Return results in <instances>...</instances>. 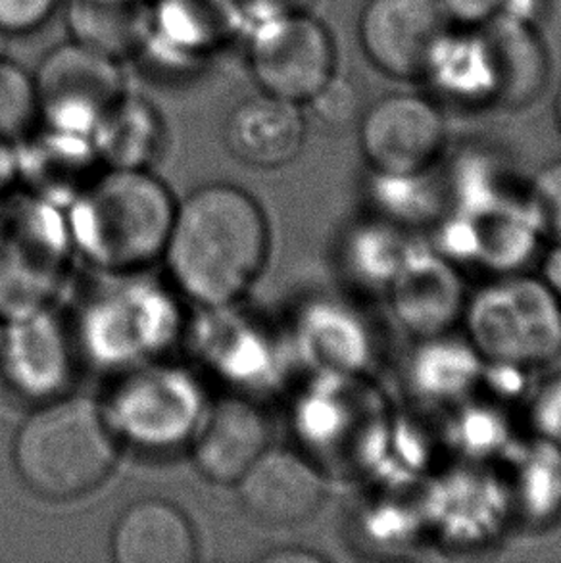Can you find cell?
Listing matches in <instances>:
<instances>
[{
	"label": "cell",
	"mask_w": 561,
	"mask_h": 563,
	"mask_svg": "<svg viewBox=\"0 0 561 563\" xmlns=\"http://www.w3.org/2000/svg\"><path fill=\"white\" fill-rule=\"evenodd\" d=\"M0 356H2V339H0Z\"/></svg>",
	"instance_id": "obj_28"
},
{
	"label": "cell",
	"mask_w": 561,
	"mask_h": 563,
	"mask_svg": "<svg viewBox=\"0 0 561 563\" xmlns=\"http://www.w3.org/2000/svg\"><path fill=\"white\" fill-rule=\"evenodd\" d=\"M116 457L112 429L87 398L48 404L15 434V470L33 493L51 500L91 493L110 475Z\"/></svg>",
	"instance_id": "obj_2"
},
{
	"label": "cell",
	"mask_w": 561,
	"mask_h": 563,
	"mask_svg": "<svg viewBox=\"0 0 561 563\" xmlns=\"http://www.w3.org/2000/svg\"><path fill=\"white\" fill-rule=\"evenodd\" d=\"M454 27L475 30L501 14L502 0H437Z\"/></svg>",
	"instance_id": "obj_23"
},
{
	"label": "cell",
	"mask_w": 561,
	"mask_h": 563,
	"mask_svg": "<svg viewBox=\"0 0 561 563\" xmlns=\"http://www.w3.org/2000/svg\"><path fill=\"white\" fill-rule=\"evenodd\" d=\"M421 81H429L432 91L454 104H496L493 58L481 27H450L432 53Z\"/></svg>",
	"instance_id": "obj_16"
},
{
	"label": "cell",
	"mask_w": 561,
	"mask_h": 563,
	"mask_svg": "<svg viewBox=\"0 0 561 563\" xmlns=\"http://www.w3.org/2000/svg\"><path fill=\"white\" fill-rule=\"evenodd\" d=\"M548 10L550 0H502L501 14L537 27L547 18Z\"/></svg>",
	"instance_id": "obj_25"
},
{
	"label": "cell",
	"mask_w": 561,
	"mask_h": 563,
	"mask_svg": "<svg viewBox=\"0 0 561 563\" xmlns=\"http://www.w3.org/2000/svg\"><path fill=\"white\" fill-rule=\"evenodd\" d=\"M38 118L53 130L91 135L125 95L120 60L79 41L54 46L33 71Z\"/></svg>",
	"instance_id": "obj_5"
},
{
	"label": "cell",
	"mask_w": 561,
	"mask_h": 563,
	"mask_svg": "<svg viewBox=\"0 0 561 563\" xmlns=\"http://www.w3.org/2000/svg\"><path fill=\"white\" fill-rule=\"evenodd\" d=\"M61 0H0V33L28 35L51 22Z\"/></svg>",
	"instance_id": "obj_21"
},
{
	"label": "cell",
	"mask_w": 561,
	"mask_h": 563,
	"mask_svg": "<svg viewBox=\"0 0 561 563\" xmlns=\"http://www.w3.org/2000/svg\"><path fill=\"white\" fill-rule=\"evenodd\" d=\"M470 329L475 349L501 364H537L561 351V300L529 279L491 285L473 300Z\"/></svg>",
	"instance_id": "obj_4"
},
{
	"label": "cell",
	"mask_w": 561,
	"mask_h": 563,
	"mask_svg": "<svg viewBox=\"0 0 561 563\" xmlns=\"http://www.w3.org/2000/svg\"><path fill=\"white\" fill-rule=\"evenodd\" d=\"M558 120H560V125H561V95H560V102H558Z\"/></svg>",
	"instance_id": "obj_27"
},
{
	"label": "cell",
	"mask_w": 561,
	"mask_h": 563,
	"mask_svg": "<svg viewBox=\"0 0 561 563\" xmlns=\"http://www.w3.org/2000/svg\"><path fill=\"white\" fill-rule=\"evenodd\" d=\"M267 223L244 190L210 185L175 213L167 264L175 282L202 305H228L251 285L267 256Z\"/></svg>",
	"instance_id": "obj_1"
},
{
	"label": "cell",
	"mask_w": 561,
	"mask_h": 563,
	"mask_svg": "<svg viewBox=\"0 0 561 563\" xmlns=\"http://www.w3.org/2000/svg\"><path fill=\"white\" fill-rule=\"evenodd\" d=\"M14 151L10 148V141L0 137V190L7 187L10 177L14 174Z\"/></svg>",
	"instance_id": "obj_26"
},
{
	"label": "cell",
	"mask_w": 561,
	"mask_h": 563,
	"mask_svg": "<svg viewBox=\"0 0 561 563\" xmlns=\"http://www.w3.org/2000/svg\"><path fill=\"white\" fill-rule=\"evenodd\" d=\"M64 241L53 212L25 198L0 205V313L30 318L61 277Z\"/></svg>",
	"instance_id": "obj_7"
},
{
	"label": "cell",
	"mask_w": 561,
	"mask_h": 563,
	"mask_svg": "<svg viewBox=\"0 0 561 563\" xmlns=\"http://www.w3.org/2000/svg\"><path fill=\"white\" fill-rule=\"evenodd\" d=\"M243 22L258 23L280 15L308 14L318 0H233Z\"/></svg>",
	"instance_id": "obj_24"
},
{
	"label": "cell",
	"mask_w": 561,
	"mask_h": 563,
	"mask_svg": "<svg viewBox=\"0 0 561 563\" xmlns=\"http://www.w3.org/2000/svg\"><path fill=\"white\" fill-rule=\"evenodd\" d=\"M237 483L244 510L266 526L302 523L326 500L321 473L290 450L267 449Z\"/></svg>",
	"instance_id": "obj_10"
},
{
	"label": "cell",
	"mask_w": 561,
	"mask_h": 563,
	"mask_svg": "<svg viewBox=\"0 0 561 563\" xmlns=\"http://www.w3.org/2000/svg\"><path fill=\"white\" fill-rule=\"evenodd\" d=\"M493 58L496 104L521 108L547 89L550 62L539 31L529 23L498 14L481 25Z\"/></svg>",
	"instance_id": "obj_14"
},
{
	"label": "cell",
	"mask_w": 561,
	"mask_h": 563,
	"mask_svg": "<svg viewBox=\"0 0 561 563\" xmlns=\"http://www.w3.org/2000/svg\"><path fill=\"white\" fill-rule=\"evenodd\" d=\"M358 92L346 79L334 76L321 91L311 97L306 104L311 108L319 122L329 128H346L360 118Z\"/></svg>",
	"instance_id": "obj_20"
},
{
	"label": "cell",
	"mask_w": 561,
	"mask_h": 563,
	"mask_svg": "<svg viewBox=\"0 0 561 563\" xmlns=\"http://www.w3.org/2000/svg\"><path fill=\"white\" fill-rule=\"evenodd\" d=\"M91 137L110 161L135 168L158 148L162 118L148 100L125 92L97 123Z\"/></svg>",
	"instance_id": "obj_18"
},
{
	"label": "cell",
	"mask_w": 561,
	"mask_h": 563,
	"mask_svg": "<svg viewBox=\"0 0 561 563\" xmlns=\"http://www.w3.org/2000/svg\"><path fill=\"white\" fill-rule=\"evenodd\" d=\"M450 27L437 0H365L358 18V38L367 60L381 74L414 81Z\"/></svg>",
	"instance_id": "obj_9"
},
{
	"label": "cell",
	"mask_w": 561,
	"mask_h": 563,
	"mask_svg": "<svg viewBox=\"0 0 561 563\" xmlns=\"http://www.w3.org/2000/svg\"><path fill=\"white\" fill-rule=\"evenodd\" d=\"M270 449V426L256 406L223 400L200 437L197 464L216 483H237Z\"/></svg>",
	"instance_id": "obj_15"
},
{
	"label": "cell",
	"mask_w": 561,
	"mask_h": 563,
	"mask_svg": "<svg viewBox=\"0 0 561 563\" xmlns=\"http://www.w3.org/2000/svg\"><path fill=\"white\" fill-rule=\"evenodd\" d=\"M532 192L540 223L561 243V162L540 172Z\"/></svg>",
	"instance_id": "obj_22"
},
{
	"label": "cell",
	"mask_w": 561,
	"mask_h": 563,
	"mask_svg": "<svg viewBox=\"0 0 561 563\" xmlns=\"http://www.w3.org/2000/svg\"><path fill=\"white\" fill-rule=\"evenodd\" d=\"M166 192L152 177L122 168L97 185L77 216L87 252L110 266H131L167 243L174 216Z\"/></svg>",
	"instance_id": "obj_3"
},
{
	"label": "cell",
	"mask_w": 561,
	"mask_h": 563,
	"mask_svg": "<svg viewBox=\"0 0 561 563\" xmlns=\"http://www.w3.org/2000/svg\"><path fill=\"white\" fill-rule=\"evenodd\" d=\"M229 153L254 168H280L298 158L306 141L302 104L260 91L237 102L226 120Z\"/></svg>",
	"instance_id": "obj_11"
},
{
	"label": "cell",
	"mask_w": 561,
	"mask_h": 563,
	"mask_svg": "<svg viewBox=\"0 0 561 563\" xmlns=\"http://www.w3.org/2000/svg\"><path fill=\"white\" fill-rule=\"evenodd\" d=\"M246 64L260 91L306 104L337 76V51L311 12L280 15L252 23Z\"/></svg>",
	"instance_id": "obj_6"
},
{
	"label": "cell",
	"mask_w": 561,
	"mask_h": 563,
	"mask_svg": "<svg viewBox=\"0 0 561 563\" xmlns=\"http://www.w3.org/2000/svg\"><path fill=\"white\" fill-rule=\"evenodd\" d=\"M151 0H68L66 20L74 41L122 62L151 37Z\"/></svg>",
	"instance_id": "obj_17"
},
{
	"label": "cell",
	"mask_w": 561,
	"mask_h": 563,
	"mask_svg": "<svg viewBox=\"0 0 561 563\" xmlns=\"http://www.w3.org/2000/svg\"><path fill=\"white\" fill-rule=\"evenodd\" d=\"M360 148L373 174L418 176L437 164L448 128L439 104L411 92H395L360 114Z\"/></svg>",
	"instance_id": "obj_8"
},
{
	"label": "cell",
	"mask_w": 561,
	"mask_h": 563,
	"mask_svg": "<svg viewBox=\"0 0 561 563\" xmlns=\"http://www.w3.org/2000/svg\"><path fill=\"white\" fill-rule=\"evenodd\" d=\"M112 554L120 563H193L197 537L177 506L151 498L131 504L120 516Z\"/></svg>",
	"instance_id": "obj_13"
},
{
	"label": "cell",
	"mask_w": 561,
	"mask_h": 563,
	"mask_svg": "<svg viewBox=\"0 0 561 563\" xmlns=\"http://www.w3.org/2000/svg\"><path fill=\"white\" fill-rule=\"evenodd\" d=\"M388 290L398 321L414 335H439L462 312L458 275L439 256L406 252Z\"/></svg>",
	"instance_id": "obj_12"
},
{
	"label": "cell",
	"mask_w": 561,
	"mask_h": 563,
	"mask_svg": "<svg viewBox=\"0 0 561 563\" xmlns=\"http://www.w3.org/2000/svg\"><path fill=\"white\" fill-rule=\"evenodd\" d=\"M38 120L33 74L18 62L0 58V137H23Z\"/></svg>",
	"instance_id": "obj_19"
}]
</instances>
